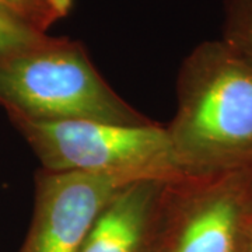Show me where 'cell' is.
<instances>
[{
    "label": "cell",
    "instance_id": "8992f818",
    "mask_svg": "<svg viewBox=\"0 0 252 252\" xmlns=\"http://www.w3.org/2000/svg\"><path fill=\"white\" fill-rule=\"evenodd\" d=\"M164 181L133 182L99 212L80 252H149Z\"/></svg>",
    "mask_w": 252,
    "mask_h": 252
},
{
    "label": "cell",
    "instance_id": "52a82bcc",
    "mask_svg": "<svg viewBox=\"0 0 252 252\" xmlns=\"http://www.w3.org/2000/svg\"><path fill=\"white\" fill-rule=\"evenodd\" d=\"M72 6L73 0H0V10L44 34L67 16Z\"/></svg>",
    "mask_w": 252,
    "mask_h": 252
},
{
    "label": "cell",
    "instance_id": "30bf717a",
    "mask_svg": "<svg viewBox=\"0 0 252 252\" xmlns=\"http://www.w3.org/2000/svg\"><path fill=\"white\" fill-rule=\"evenodd\" d=\"M243 252H252V215L250 217V221L247 225V231H245V240H244Z\"/></svg>",
    "mask_w": 252,
    "mask_h": 252
},
{
    "label": "cell",
    "instance_id": "ba28073f",
    "mask_svg": "<svg viewBox=\"0 0 252 252\" xmlns=\"http://www.w3.org/2000/svg\"><path fill=\"white\" fill-rule=\"evenodd\" d=\"M221 41L252 67V0H224Z\"/></svg>",
    "mask_w": 252,
    "mask_h": 252
},
{
    "label": "cell",
    "instance_id": "3957f363",
    "mask_svg": "<svg viewBox=\"0 0 252 252\" xmlns=\"http://www.w3.org/2000/svg\"><path fill=\"white\" fill-rule=\"evenodd\" d=\"M42 170L129 180L180 177L165 126H126L97 121H32L9 117Z\"/></svg>",
    "mask_w": 252,
    "mask_h": 252
},
{
    "label": "cell",
    "instance_id": "6da1fadb",
    "mask_svg": "<svg viewBox=\"0 0 252 252\" xmlns=\"http://www.w3.org/2000/svg\"><path fill=\"white\" fill-rule=\"evenodd\" d=\"M177 102L165 130L181 175L252 170V67L223 41L202 42L184 59Z\"/></svg>",
    "mask_w": 252,
    "mask_h": 252
},
{
    "label": "cell",
    "instance_id": "7a4b0ae2",
    "mask_svg": "<svg viewBox=\"0 0 252 252\" xmlns=\"http://www.w3.org/2000/svg\"><path fill=\"white\" fill-rule=\"evenodd\" d=\"M0 107L9 117L32 121L153 124L109 86L83 44L51 35L0 54Z\"/></svg>",
    "mask_w": 252,
    "mask_h": 252
},
{
    "label": "cell",
    "instance_id": "277c9868",
    "mask_svg": "<svg viewBox=\"0 0 252 252\" xmlns=\"http://www.w3.org/2000/svg\"><path fill=\"white\" fill-rule=\"evenodd\" d=\"M252 170L162 182L149 252H243Z\"/></svg>",
    "mask_w": 252,
    "mask_h": 252
},
{
    "label": "cell",
    "instance_id": "9c48e42d",
    "mask_svg": "<svg viewBox=\"0 0 252 252\" xmlns=\"http://www.w3.org/2000/svg\"><path fill=\"white\" fill-rule=\"evenodd\" d=\"M48 36L0 10V54L36 45Z\"/></svg>",
    "mask_w": 252,
    "mask_h": 252
},
{
    "label": "cell",
    "instance_id": "5b68a950",
    "mask_svg": "<svg viewBox=\"0 0 252 252\" xmlns=\"http://www.w3.org/2000/svg\"><path fill=\"white\" fill-rule=\"evenodd\" d=\"M133 182L115 175L41 170L34 217L21 252H80L99 212Z\"/></svg>",
    "mask_w": 252,
    "mask_h": 252
}]
</instances>
